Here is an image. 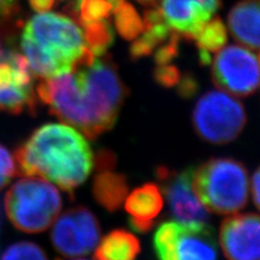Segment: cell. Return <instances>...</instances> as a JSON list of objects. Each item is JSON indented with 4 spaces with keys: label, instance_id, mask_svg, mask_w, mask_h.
I'll return each mask as SVG.
<instances>
[{
    "label": "cell",
    "instance_id": "6da1fadb",
    "mask_svg": "<svg viewBox=\"0 0 260 260\" xmlns=\"http://www.w3.org/2000/svg\"><path fill=\"white\" fill-rule=\"evenodd\" d=\"M36 93L50 112L89 139L115 125L127 88L110 56H92L67 74L42 79Z\"/></svg>",
    "mask_w": 260,
    "mask_h": 260
},
{
    "label": "cell",
    "instance_id": "7a4b0ae2",
    "mask_svg": "<svg viewBox=\"0 0 260 260\" xmlns=\"http://www.w3.org/2000/svg\"><path fill=\"white\" fill-rule=\"evenodd\" d=\"M22 175L40 177L67 192L83 184L93 166L85 137L70 125L47 124L36 129L14 153Z\"/></svg>",
    "mask_w": 260,
    "mask_h": 260
},
{
    "label": "cell",
    "instance_id": "3957f363",
    "mask_svg": "<svg viewBox=\"0 0 260 260\" xmlns=\"http://www.w3.org/2000/svg\"><path fill=\"white\" fill-rule=\"evenodd\" d=\"M21 48L31 74L42 79L67 74L81 61L95 56L87 48L76 18L49 11L38 12L26 22Z\"/></svg>",
    "mask_w": 260,
    "mask_h": 260
},
{
    "label": "cell",
    "instance_id": "277c9868",
    "mask_svg": "<svg viewBox=\"0 0 260 260\" xmlns=\"http://www.w3.org/2000/svg\"><path fill=\"white\" fill-rule=\"evenodd\" d=\"M193 188L208 211L235 214L247 204L248 173L233 158H211L193 172Z\"/></svg>",
    "mask_w": 260,
    "mask_h": 260
},
{
    "label": "cell",
    "instance_id": "5b68a950",
    "mask_svg": "<svg viewBox=\"0 0 260 260\" xmlns=\"http://www.w3.org/2000/svg\"><path fill=\"white\" fill-rule=\"evenodd\" d=\"M61 207L58 189L40 177L20 179L5 197L8 218L16 229L26 233L47 230L58 218Z\"/></svg>",
    "mask_w": 260,
    "mask_h": 260
},
{
    "label": "cell",
    "instance_id": "8992f818",
    "mask_svg": "<svg viewBox=\"0 0 260 260\" xmlns=\"http://www.w3.org/2000/svg\"><path fill=\"white\" fill-rule=\"evenodd\" d=\"M192 124L203 140L223 144L237 139L246 124L243 104L222 90L205 93L193 110Z\"/></svg>",
    "mask_w": 260,
    "mask_h": 260
},
{
    "label": "cell",
    "instance_id": "52a82bcc",
    "mask_svg": "<svg viewBox=\"0 0 260 260\" xmlns=\"http://www.w3.org/2000/svg\"><path fill=\"white\" fill-rule=\"evenodd\" d=\"M153 247L162 260L215 259L218 256L214 230L206 222L162 223L154 234Z\"/></svg>",
    "mask_w": 260,
    "mask_h": 260
},
{
    "label": "cell",
    "instance_id": "ba28073f",
    "mask_svg": "<svg viewBox=\"0 0 260 260\" xmlns=\"http://www.w3.org/2000/svg\"><path fill=\"white\" fill-rule=\"evenodd\" d=\"M214 84L233 95L247 96L260 85V62L258 54L249 49L232 45L218 51L211 68Z\"/></svg>",
    "mask_w": 260,
    "mask_h": 260
},
{
    "label": "cell",
    "instance_id": "9c48e42d",
    "mask_svg": "<svg viewBox=\"0 0 260 260\" xmlns=\"http://www.w3.org/2000/svg\"><path fill=\"white\" fill-rule=\"evenodd\" d=\"M100 224L84 206L68 209L55 219L51 232L54 249L67 258H83L95 249L100 241Z\"/></svg>",
    "mask_w": 260,
    "mask_h": 260
},
{
    "label": "cell",
    "instance_id": "30bf717a",
    "mask_svg": "<svg viewBox=\"0 0 260 260\" xmlns=\"http://www.w3.org/2000/svg\"><path fill=\"white\" fill-rule=\"evenodd\" d=\"M36 89L25 56L8 52L0 56V111L32 113L36 107Z\"/></svg>",
    "mask_w": 260,
    "mask_h": 260
},
{
    "label": "cell",
    "instance_id": "8fae6325",
    "mask_svg": "<svg viewBox=\"0 0 260 260\" xmlns=\"http://www.w3.org/2000/svg\"><path fill=\"white\" fill-rule=\"evenodd\" d=\"M193 172L191 168L170 172L161 166L156 176L173 217L180 222H206L209 215L194 191Z\"/></svg>",
    "mask_w": 260,
    "mask_h": 260
},
{
    "label": "cell",
    "instance_id": "7c38bea8",
    "mask_svg": "<svg viewBox=\"0 0 260 260\" xmlns=\"http://www.w3.org/2000/svg\"><path fill=\"white\" fill-rule=\"evenodd\" d=\"M219 243L229 259H260V215L239 214L225 218L219 231Z\"/></svg>",
    "mask_w": 260,
    "mask_h": 260
},
{
    "label": "cell",
    "instance_id": "4fadbf2b",
    "mask_svg": "<svg viewBox=\"0 0 260 260\" xmlns=\"http://www.w3.org/2000/svg\"><path fill=\"white\" fill-rule=\"evenodd\" d=\"M221 0H160L164 21L178 35L191 40L220 8Z\"/></svg>",
    "mask_w": 260,
    "mask_h": 260
},
{
    "label": "cell",
    "instance_id": "5bb4252c",
    "mask_svg": "<svg viewBox=\"0 0 260 260\" xmlns=\"http://www.w3.org/2000/svg\"><path fill=\"white\" fill-rule=\"evenodd\" d=\"M232 37L243 46L260 50V0H241L228 15Z\"/></svg>",
    "mask_w": 260,
    "mask_h": 260
},
{
    "label": "cell",
    "instance_id": "9a60e30c",
    "mask_svg": "<svg viewBox=\"0 0 260 260\" xmlns=\"http://www.w3.org/2000/svg\"><path fill=\"white\" fill-rule=\"evenodd\" d=\"M142 20L143 30L140 34L141 36H138L130 46V56L133 60L151 54L173 34V30L164 21L158 7L148 8L144 11Z\"/></svg>",
    "mask_w": 260,
    "mask_h": 260
},
{
    "label": "cell",
    "instance_id": "2e32d148",
    "mask_svg": "<svg viewBox=\"0 0 260 260\" xmlns=\"http://www.w3.org/2000/svg\"><path fill=\"white\" fill-rule=\"evenodd\" d=\"M93 180V197L99 204L109 211L120 208L128 193L126 177L112 172V169L98 170Z\"/></svg>",
    "mask_w": 260,
    "mask_h": 260
},
{
    "label": "cell",
    "instance_id": "e0dca14e",
    "mask_svg": "<svg viewBox=\"0 0 260 260\" xmlns=\"http://www.w3.org/2000/svg\"><path fill=\"white\" fill-rule=\"evenodd\" d=\"M140 253V243L125 230H114L95 247L94 258L99 260H132Z\"/></svg>",
    "mask_w": 260,
    "mask_h": 260
},
{
    "label": "cell",
    "instance_id": "ac0fdd59",
    "mask_svg": "<svg viewBox=\"0 0 260 260\" xmlns=\"http://www.w3.org/2000/svg\"><path fill=\"white\" fill-rule=\"evenodd\" d=\"M164 206V201L156 184L146 183L128 195L125 208L132 218L152 221Z\"/></svg>",
    "mask_w": 260,
    "mask_h": 260
},
{
    "label": "cell",
    "instance_id": "d6986e66",
    "mask_svg": "<svg viewBox=\"0 0 260 260\" xmlns=\"http://www.w3.org/2000/svg\"><path fill=\"white\" fill-rule=\"evenodd\" d=\"M115 15V26L119 35L126 40H133L143 30V20L133 5L126 0H108Z\"/></svg>",
    "mask_w": 260,
    "mask_h": 260
},
{
    "label": "cell",
    "instance_id": "ffe728a7",
    "mask_svg": "<svg viewBox=\"0 0 260 260\" xmlns=\"http://www.w3.org/2000/svg\"><path fill=\"white\" fill-rule=\"evenodd\" d=\"M85 32L87 48L95 56L103 55L113 44L114 31L107 21L80 23Z\"/></svg>",
    "mask_w": 260,
    "mask_h": 260
},
{
    "label": "cell",
    "instance_id": "44dd1931",
    "mask_svg": "<svg viewBox=\"0 0 260 260\" xmlns=\"http://www.w3.org/2000/svg\"><path fill=\"white\" fill-rule=\"evenodd\" d=\"M226 28L220 18L209 20L200 30L194 40H197V46L200 52L215 53L225 46L226 43Z\"/></svg>",
    "mask_w": 260,
    "mask_h": 260
},
{
    "label": "cell",
    "instance_id": "7402d4cb",
    "mask_svg": "<svg viewBox=\"0 0 260 260\" xmlns=\"http://www.w3.org/2000/svg\"><path fill=\"white\" fill-rule=\"evenodd\" d=\"M112 12L108 0H81L78 13L74 18L80 23L107 20Z\"/></svg>",
    "mask_w": 260,
    "mask_h": 260
},
{
    "label": "cell",
    "instance_id": "603a6c76",
    "mask_svg": "<svg viewBox=\"0 0 260 260\" xmlns=\"http://www.w3.org/2000/svg\"><path fill=\"white\" fill-rule=\"evenodd\" d=\"M3 259H47L44 250L35 243L20 242L8 247Z\"/></svg>",
    "mask_w": 260,
    "mask_h": 260
},
{
    "label": "cell",
    "instance_id": "cb8c5ba5",
    "mask_svg": "<svg viewBox=\"0 0 260 260\" xmlns=\"http://www.w3.org/2000/svg\"><path fill=\"white\" fill-rule=\"evenodd\" d=\"M16 173L18 169L14 157L4 145L0 144V190L10 182Z\"/></svg>",
    "mask_w": 260,
    "mask_h": 260
},
{
    "label": "cell",
    "instance_id": "d4e9b609",
    "mask_svg": "<svg viewBox=\"0 0 260 260\" xmlns=\"http://www.w3.org/2000/svg\"><path fill=\"white\" fill-rule=\"evenodd\" d=\"M179 39H180V35H178L177 32L173 31L172 36H170L164 44H161L157 50L155 51V62L157 65H164L168 64L170 61H173L179 51Z\"/></svg>",
    "mask_w": 260,
    "mask_h": 260
},
{
    "label": "cell",
    "instance_id": "484cf974",
    "mask_svg": "<svg viewBox=\"0 0 260 260\" xmlns=\"http://www.w3.org/2000/svg\"><path fill=\"white\" fill-rule=\"evenodd\" d=\"M154 77H155V80L160 86L172 88L179 84L182 75L174 65L164 64L157 65L155 72H154Z\"/></svg>",
    "mask_w": 260,
    "mask_h": 260
},
{
    "label": "cell",
    "instance_id": "4316f807",
    "mask_svg": "<svg viewBox=\"0 0 260 260\" xmlns=\"http://www.w3.org/2000/svg\"><path fill=\"white\" fill-rule=\"evenodd\" d=\"M114 162H115V158L113 154L108 151H102L96 156V169H112L114 167Z\"/></svg>",
    "mask_w": 260,
    "mask_h": 260
},
{
    "label": "cell",
    "instance_id": "83f0119b",
    "mask_svg": "<svg viewBox=\"0 0 260 260\" xmlns=\"http://www.w3.org/2000/svg\"><path fill=\"white\" fill-rule=\"evenodd\" d=\"M182 78V77H181ZM180 86H179V93H180L182 96H189L192 95L195 90H197V84L193 78H191L190 76L188 77H183L182 79H180Z\"/></svg>",
    "mask_w": 260,
    "mask_h": 260
},
{
    "label": "cell",
    "instance_id": "f1b7e54d",
    "mask_svg": "<svg viewBox=\"0 0 260 260\" xmlns=\"http://www.w3.org/2000/svg\"><path fill=\"white\" fill-rule=\"evenodd\" d=\"M251 195L257 208L260 210V167L256 170L251 179Z\"/></svg>",
    "mask_w": 260,
    "mask_h": 260
},
{
    "label": "cell",
    "instance_id": "f546056e",
    "mask_svg": "<svg viewBox=\"0 0 260 260\" xmlns=\"http://www.w3.org/2000/svg\"><path fill=\"white\" fill-rule=\"evenodd\" d=\"M129 223H130V226H132L135 231L139 233H145L150 231L154 224L153 220L146 221V220H139V219H135V218H130Z\"/></svg>",
    "mask_w": 260,
    "mask_h": 260
},
{
    "label": "cell",
    "instance_id": "4dcf8cb0",
    "mask_svg": "<svg viewBox=\"0 0 260 260\" xmlns=\"http://www.w3.org/2000/svg\"><path fill=\"white\" fill-rule=\"evenodd\" d=\"M55 0H29L30 7L37 12H46L52 9Z\"/></svg>",
    "mask_w": 260,
    "mask_h": 260
},
{
    "label": "cell",
    "instance_id": "1f68e13d",
    "mask_svg": "<svg viewBox=\"0 0 260 260\" xmlns=\"http://www.w3.org/2000/svg\"><path fill=\"white\" fill-rule=\"evenodd\" d=\"M16 0H0V18H4L13 10Z\"/></svg>",
    "mask_w": 260,
    "mask_h": 260
},
{
    "label": "cell",
    "instance_id": "d6a6232c",
    "mask_svg": "<svg viewBox=\"0 0 260 260\" xmlns=\"http://www.w3.org/2000/svg\"><path fill=\"white\" fill-rule=\"evenodd\" d=\"M137 2L146 8H154L158 6L159 0H137Z\"/></svg>",
    "mask_w": 260,
    "mask_h": 260
},
{
    "label": "cell",
    "instance_id": "836d02e7",
    "mask_svg": "<svg viewBox=\"0 0 260 260\" xmlns=\"http://www.w3.org/2000/svg\"><path fill=\"white\" fill-rule=\"evenodd\" d=\"M2 54H3L2 53V44H0V56H2Z\"/></svg>",
    "mask_w": 260,
    "mask_h": 260
},
{
    "label": "cell",
    "instance_id": "e575fe53",
    "mask_svg": "<svg viewBox=\"0 0 260 260\" xmlns=\"http://www.w3.org/2000/svg\"><path fill=\"white\" fill-rule=\"evenodd\" d=\"M258 58H259V62H260V52L258 53Z\"/></svg>",
    "mask_w": 260,
    "mask_h": 260
}]
</instances>
